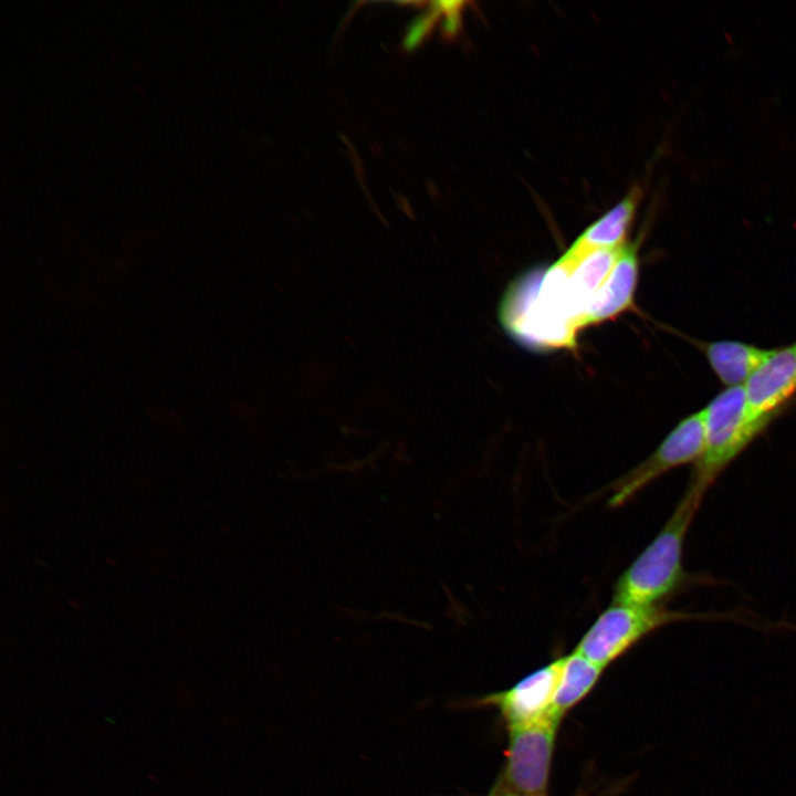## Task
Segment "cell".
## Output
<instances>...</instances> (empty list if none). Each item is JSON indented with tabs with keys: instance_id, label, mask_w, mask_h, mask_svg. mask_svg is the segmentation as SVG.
I'll list each match as a JSON object with an SVG mask.
<instances>
[{
	"instance_id": "1",
	"label": "cell",
	"mask_w": 796,
	"mask_h": 796,
	"mask_svg": "<svg viewBox=\"0 0 796 796\" xmlns=\"http://www.w3.org/2000/svg\"><path fill=\"white\" fill-rule=\"evenodd\" d=\"M706 490L690 481L663 527L618 577L611 603L661 604L688 583L689 574L683 566L684 542Z\"/></svg>"
},
{
	"instance_id": "2",
	"label": "cell",
	"mask_w": 796,
	"mask_h": 796,
	"mask_svg": "<svg viewBox=\"0 0 796 796\" xmlns=\"http://www.w3.org/2000/svg\"><path fill=\"white\" fill-rule=\"evenodd\" d=\"M702 412L704 449L691 480L709 489L776 417L754 415L748 409L743 386L719 392Z\"/></svg>"
},
{
	"instance_id": "3",
	"label": "cell",
	"mask_w": 796,
	"mask_h": 796,
	"mask_svg": "<svg viewBox=\"0 0 796 796\" xmlns=\"http://www.w3.org/2000/svg\"><path fill=\"white\" fill-rule=\"evenodd\" d=\"M698 617L668 609L662 604L611 603L583 635L575 651L606 668L656 630Z\"/></svg>"
},
{
	"instance_id": "4",
	"label": "cell",
	"mask_w": 796,
	"mask_h": 796,
	"mask_svg": "<svg viewBox=\"0 0 796 796\" xmlns=\"http://www.w3.org/2000/svg\"><path fill=\"white\" fill-rule=\"evenodd\" d=\"M561 720L553 712L535 722L507 727L504 781L511 795H546Z\"/></svg>"
},
{
	"instance_id": "5",
	"label": "cell",
	"mask_w": 796,
	"mask_h": 796,
	"mask_svg": "<svg viewBox=\"0 0 796 796\" xmlns=\"http://www.w3.org/2000/svg\"><path fill=\"white\" fill-rule=\"evenodd\" d=\"M703 449L704 421L703 412L700 410L680 420L647 459L614 483L609 506L625 504L672 469L689 463L695 464Z\"/></svg>"
},
{
	"instance_id": "6",
	"label": "cell",
	"mask_w": 796,
	"mask_h": 796,
	"mask_svg": "<svg viewBox=\"0 0 796 796\" xmlns=\"http://www.w3.org/2000/svg\"><path fill=\"white\" fill-rule=\"evenodd\" d=\"M565 657L555 659L513 687L485 695L480 702L496 708L507 727L541 720L554 712Z\"/></svg>"
},
{
	"instance_id": "7",
	"label": "cell",
	"mask_w": 796,
	"mask_h": 796,
	"mask_svg": "<svg viewBox=\"0 0 796 796\" xmlns=\"http://www.w3.org/2000/svg\"><path fill=\"white\" fill-rule=\"evenodd\" d=\"M743 388L754 415L777 417L796 396V341L772 348Z\"/></svg>"
},
{
	"instance_id": "8",
	"label": "cell",
	"mask_w": 796,
	"mask_h": 796,
	"mask_svg": "<svg viewBox=\"0 0 796 796\" xmlns=\"http://www.w3.org/2000/svg\"><path fill=\"white\" fill-rule=\"evenodd\" d=\"M637 245L626 243L607 280L594 295L578 322V329L599 325L633 306L638 284Z\"/></svg>"
},
{
	"instance_id": "9",
	"label": "cell",
	"mask_w": 796,
	"mask_h": 796,
	"mask_svg": "<svg viewBox=\"0 0 796 796\" xmlns=\"http://www.w3.org/2000/svg\"><path fill=\"white\" fill-rule=\"evenodd\" d=\"M636 206V195L627 196L590 224L553 264L565 273H569L589 253L624 245L633 220Z\"/></svg>"
},
{
	"instance_id": "10",
	"label": "cell",
	"mask_w": 796,
	"mask_h": 796,
	"mask_svg": "<svg viewBox=\"0 0 796 796\" xmlns=\"http://www.w3.org/2000/svg\"><path fill=\"white\" fill-rule=\"evenodd\" d=\"M711 369L726 388L742 387L772 348L733 339L698 342Z\"/></svg>"
},
{
	"instance_id": "11",
	"label": "cell",
	"mask_w": 796,
	"mask_h": 796,
	"mask_svg": "<svg viewBox=\"0 0 796 796\" xmlns=\"http://www.w3.org/2000/svg\"><path fill=\"white\" fill-rule=\"evenodd\" d=\"M604 670L605 668L591 662L575 650L565 656L554 700V712L563 718L594 689Z\"/></svg>"
}]
</instances>
